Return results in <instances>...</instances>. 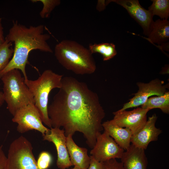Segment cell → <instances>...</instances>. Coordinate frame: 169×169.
Here are the masks:
<instances>
[{
  "mask_svg": "<svg viewBox=\"0 0 169 169\" xmlns=\"http://www.w3.org/2000/svg\"><path fill=\"white\" fill-rule=\"evenodd\" d=\"M66 145L72 166H77L80 169H88L91 160L90 156L88 154V150L78 146L71 135L66 137Z\"/></svg>",
  "mask_w": 169,
  "mask_h": 169,
  "instance_id": "obj_15",
  "label": "cell"
},
{
  "mask_svg": "<svg viewBox=\"0 0 169 169\" xmlns=\"http://www.w3.org/2000/svg\"><path fill=\"white\" fill-rule=\"evenodd\" d=\"M150 110L138 107L127 111L119 110L113 113V119L110 121L123 128L129 129L132 135L139 131L143 127L147 120V114Z\"/></svg>",
  "mask_w": 169,
  "mask_h": 169,
  "instance_id": "obj_10",
  "label": "cell"
},
{
  "mask_svg": "<svg viewBox=\"0 0 169 169\" xmlns=\"http://www.w3.org/2000/svg\"><path fill=\"white\" fill-rule=\"evenodd\" d=\"M92 54L89 49L73 40H63L54 48L59 63L76 74H90L95 72L96 65Z\"/></svg>",
  "mask_w": 169,
  "mask_h": 169,
  "instance_id": "obj_3",
  "label": "cell"
},
{
  "mask_svg": "<svg viewBox=\"0 0 169 169\" xmlns=\"http://www.w3.org/2000/svg\"><path fill=\"white\" fill-rule=\"evenodd\" d=\"M120 159L126 169H147L148 163L145 150L131 144L124 151Z\"/></svg>",
  "mask_w": 169,
  "mask_h": 169,
  "instance_id": "obj_14",
  "label": "cell"
},
{
  "mask_svg": "<svg viewBox=\"0 0 169 169\" xmlns=\"http://www.w3.org/2000/svg\"><path fill=\"white\" fill-rule=\"evenodd\" d=\"M44 30L43 25L27 27L17 21L13 22L5 38L8 41L14 43L13 53L8 65L0 71V78L8 71L16 69L21 71L24 80H26L28 78L25 67L29 53L35 49L45 52H53L47 42L50 36L44 33Z\"/></svg>",
  "mask_w": 169,
  "mask_h": 169,
  "instance_id": "obj_2",
  "label": "cell"
},
{
  "mask_svg": "<svg viewBox=\"0 0 169 169\" xmlns=\"http://www.w3.org/2000/svg\"><path fill=\"white\" fill-rule=\"evenodd\" d=\"M63 77V75L48 69L44 70L36 80L28 79L25 80L26 84L33 95L34 105L42 122L50 128L52 127L48 112L49 94L53 89L61 88Z\"/></svg>",
  "mask_w": 169,
  "mask_h": 169,
  "instance_id": "obj_4",
  "label": "cell"
},
{
  "mask_svg": "<svg viewBox=\"0 0 169 169\" xmlns=\"http://www.w3.org/2000/svg\"><path fill=\"white\" fill-rule=\"evenodd\" d=\"M163 84V81L158 79L152 80L148 83L137 82V85L139 88L138 91L119 110L122 111L130 108L138 107L143 105L151 96L163 95L167 91L166 89L168 87L167 84Z\"/></svg>",
  "mask_w": 169,
  "mask_h": 169,
  "instance_id": "obj_9",
  "label": "cell"
},
{
  "mask_svg": "<svg viewBox=\"0 0 169 169\" xmlns=\"http://www.w3.org/2000/svg\"><path fill=\"white\" fill-rule=\"evenodd\" d=\"M141 107L150 110L155 108H159L163 113L169 114V91H166L162 95L150 97Z\"/></svg>",
  "mask_w": 169,
  "mask_h": 169,
  "instance_id": "obj_18",
  "label": "cell"
},
{
  "mask_svg": "<svg viewBox=\"0 0 169 169\" xmlns=\"http://www.w3.org/2000/svg\"><path fill=\"white\" fill-rule=\"evenodd\" d=\"M3 96L7 109L13 115L19 109L34 104L33 96L25 82L20 70L14 69L2 75Z\"/></svg>",
  "mask_w": 169,
  "mask_h": 169,
  "instance_id": "obj_5",
  "label": "cell"
},
{
  "mask_svg": "<svg viewBox=\"0 0 169 169\" xmlns=\"http://www.w3.org/2000/svg\"><path fill=\"white\" fill-rule=\"evenodd\" d=\"M90 157V162L88 169H102V162H100L96 160L91 156Z\"/></svg>",
  "mask_w": 169,
  "mask_h": 169,
  "instance_id": "obj_25",
  "label": "cell"
},
{
  "mask_svg": "<svg viewBox=\"0 0 169 169\" xmlns=\"http://www.w3.org/2000/svg\"><path fill=\"white\" fill-rule=\"evenodd\" d=\"M31 2L34 3L39 2L43 4V8L39 13V15L42 18H49L51 13L54 9L60 3L59 0H33Z\"/></svg>",
  "mask_w": 169,
  "mask_h": 169,
  "instance_id": "obj_22",
  "label": "cell"
},
{
  "mask_svg": "<svg viewBox=\"0 0 169 169\" xmlns=\"http://www.w3.org/2000/svg\"><path fill=\"white\" fill-rule=\"evenodd\" d=\"M109 4L114 2L124 8L131 16L142 27L144 34L148 35L153 22V16L148 10L142 7L137 0H112L107 1Z\"/></svg>",
  "mask_w": 169,
  "mask_h": 169,
  "instance_id": "obj_12",
  "label": "cell"
},
{
  "mask_svg": "<svg viewBox=\"0 0 169 169\" xmlns=\"http://www.w3.org/2000/svg\"><path fill=\"white\" fill-rule=\"evenodd\" d=\"M33 150L31 143L25 137L14 140L9 146L4 169H39Z\"/></svg>",
  "mask_w": 169,
  "mask_h": 169,
  "instance_id": "obj_6",
  "label": "cell"
},
{
  "mask_svg": "<svg viewBox=\"0 0 169 169\" xmlns=\"http://www.w3.org/2000/svg\"><path fill=\"white\" fill-rule=\"evenodd\" d=\"M104 131L111 137L116 143L124 150L129 148L132 133L129 129L121 127L107 120L102 124Z\"/></svg>",
  "mask_w": 169,
  "mask_h": 169,
  "instance_id": "obj_16",
  "label": "cell"
},
{
  "mask_svg": "<svg viewBox=\"0 0 169 169\" xmlns=\"http://www.w3.org/2000/svg\"><path fill=\"white\" fill-rule=\"evenodd\" d=\"M43 139L53 143L57 154L56 165L60 169H66L72 166L70 161L66 145V136L64 129L51 128L42 135Z\"/></svg>",
  "mask_w": 169,
  "mask_h": 169,
  "instance_id": "obj_11",
  "label": "cell"
},
{
  "mask_svg": "<svg viewBox=\"0 0 169 169\" xmlns=\"http://www.w3.org/2000/svg\"><path fill=\"white\" fill-rule=\"evenodd\" d=\"M12 121L17 123V130L23 133L32 130L37 131L43 135L49 129L43 124L39 114L34 104H31L18 110Z\"/></svg>",
  "mask_w": 169,
  "mask_h": 169,
  "instance_id": "obj_7",
  "label": "cell"
},
{
  "mask_svg": "<svg viewBox=\"0 0 169 169\" xmlns=\"http://www.w3.org/2000/svg\"><path fill=\"white\" fill-rule=\"evenodd\" d=\"M12 43L5 39V42L0 46V71L8 65L12 58L14 49L12 48Z\"/></svg>",
  "mask_w": 169,
  "mask_h": 169,
  "instance_id": "obj_21",
  "label": "cell"
},
{
  "mask_svg": "<svg viewBox=\"0 0 169 169\" xmlns=\"http://www.w3.org/2000/svg\"><path fill=\"white\" fill-rule=\"evenodd\" d=\"M59 89L48 106L52 128L63 127L66 137L82 133L93 148L97 134L104 130L105 116L97 94L85 83L71 76L63 77Z\"/></svg>",
  "mask_w": 169,
  "mask_h": 169,
  "instance_id": "obj_1",
  "label": "cell"
},
{
  "mask_svg": "<svg viewBox=\"0 0 169 169\" xmlns=\"http://www.w3.org/2000/svg\"><path fill=\"white\" fill-rule=\"evenodd\" d=\"M148 11L151 15H157L162 19H167L169 16L168 0H153Z\"/></svg>",
  "mask_w": 169,
  "mask_h": 169,
  "instance_id": "obj_20",
  "label": "cell"
},
{
  "mask_svg": "<svg viewBox=\"0 0 169 169\" xmlns=\"http://www.w3.org/2000/svg\"><path fill=\"white\" fill-rule=\"evenodd\" d=\"M148 40L159 45L166 43L169 38V22L167 19H158L152 23Z\"/></svg>",
  "mask_w": 169,
  "mask_h": 169,
  "instance_id": "obj_17",
  "label": "cell"
},
{
  "mask_svg": "<svg viewBox=\"0 0 169 169\" xmlns=\"http://www.w3.org/2000/svg\"><path fill=\"white\" fill-rule=\"evenodd\" d=\"M125 150L120 147L106 132L98 133L96 142L90 152L96 160L104 162L107 160L121 158Z\"/></svg>",
  "mask_w": 169,
  "mask_h": 169,
  "instance_id": "obj_8",
  "label": "cell"
},
{
  "mask_svg": "<svg viewBox=\"0 0 169 169\" xmlns=\"http://www.w3.org/2000/svg\"><path fill=\"white\" fill-rule=\"evenodd\" d=\"M88 49L92 54L95 53L100 54L105 61L110 60L117 54L115 45L112 43L90 44Z\"/></svg>",
  "mask_w": 169,
  "mask_h": 169,
  "instance_id": "obj_19",
  "label": "cell"
},
{
  "mask_svg": "<svg viewBox=\"0 0 169 169\" xmlns=\"http://www.w3.org/2000/svg\"><path fill=\"white\" fill-rule=\"evenodd\" d=\"M157 119L156 114L149 116L141 129L132 135L131 140V144L146 150L151 142L157 140L162 131L155 126Z\"/></svg>",
  "mask_w": 169,
  "mask_h": 169,
  "instance_id": "obj_13",
  "label": "cell"
},
{
  "mask_svg": "<svg viewBox=\"0 0 169 169\" xmlns=\"http://www.w3.org/2000/svg\"><path fill=\"white\" fill-rule=\"evenodd\" d=\"M52 161L51 154L47 151H43L39 153L36 161L39 169H47L51 166Z\"/></svg>",
  "mask_w": 169,
  "mask_h": 169,
  "instance_id": "obj_23",
  "label": "cell"
},
{
  "mask_svg": "<svg viewBox=\"0 0 169 169\" xmlns=\"http://www.w3.org/2000/svg\"><path fill=\"white\" fill-rule=\"evenodd\" d=\"M71 169H80L79 167L77 166H74V167Z\"/></svg>",
  "mask_w": 169,
  "mask_h": 169,
  "instance_id": "obj_29",
  "label": "cell"
},
{
  "mask_svg": "<svg viewBox=\"0 0 169 169\" xmlns=\"http://www.w3.org/2000/svg\"><path fill=\"white\" fill-rule=\"evenodd\" d=\"M7 157L3 150V146H0V169H4Z\"/></svg>",
  "mask_w": 169,
  "mask_h": 169,
  "instance_id": "obj_26",
  "label": "cell"
},
{
  "mask_svg": "<svg viewBox=\"0 0 169 169\" xmlns=\"http://www.w3.org/2000/svg\"><path fill=\"white\" fill-rule=\"evenodd\" d=\"M4 102L3 92L0 91V107L2 106Z\"/></svg>",
  "mask_w": 169,
  "mask_h": 169,
  "instance_id": "obj_28",
  "label": "cell"
},
{
  "mask_svg": "<svg viewBox=\"0 0 169 169\" xmlns=\"http://www.w3.org/2000/svg\"><path fill=\"white\" fill-rule=\"evenodd\" d=\"M3 28L2 23V19L0 17V46L5 42V38L4 36Z\"/></svg>",
  "mask_w": 169,
  "mask_h": 169,
  "instance_id": "obj_27",
  "label": "cell"
},
{
  "mask_svg": "<svg viewBox=\"0 0 169 169\" xmlns=\"http://www.w3.org/2000/svg\"><path fill=\"white\" fill-rule=\"evenodd\" d=\"M103 163L102 169H126L121 162L116 159H111Z\"/></svg>",
  "mask_w": 169,
  "mask_h": 169,
  "instance_id": "obj_24",
  "label": "cell"
}]
</instances>
